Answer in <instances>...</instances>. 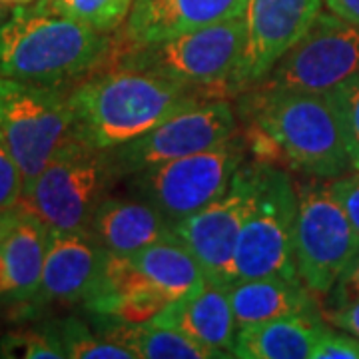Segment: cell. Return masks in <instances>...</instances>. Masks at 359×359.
<instances>
[{"mask_svg": "<svg viewBox=\"0 0 359 359\" xmlns=\"http://www.w3.org/2000/svg\"><path fill=\"white\" fill-rule=\"evenodd\" d=\"M11 14H13V4H6V2H2V0H0V26L8 20V16H11Z\"/></svg>", "mask_w": 359, "mask_h": 359, "instance_id": "cell-35", "label": "cell"}, {"mask_svg": "<svg viewBox=\"0 0 359 359\" xmlns=\"http://www.w3.org/2000/svg\"><path fill=\"white\" fill-rule=\"evenodd\" d=\"M259 172L262 164H244L222 196L172 224L176 238L192 252L210 283L228 287L236 282V245L259 194Z\"/></svg>", "mask_w": 359, "mask_h": 359, "instance_id": "cell-11", "label": "cell"}, {"mask_svg": "<svg viewBox=\"0 0 359 359\" xmlns=\"http://www.w3.org/2000/svg\"><path fill=\"white\" fill-rule=\"evenodd\" d=\"M68 94L74 136L100 150L136 140L172 114L208 98L202 90L134 68L90 72Z\"/></svg>", "mask_w": 359, "mask_h": 359, "instance_id": "cell-1", "label": "cell"}, {"mask_svg": "<svg viewBox=\"0 0 359 359\" xmlns=\"http://www.w3.org/2000/svg\"><path fill=\"white\" fill-rule=\"evenodd\" d=\"M110 39L52 11L44 0L18 4L0 26V76L60 86L106 62Z\"/></svg>", "mask_w": 359, "mask_h": 359, "instance_id": "cell-2", "label": "cell"}, {"mask_svg": "<svg viewBox=\"0 0 359 359\" xmlns=\"http://www.w3.org/2000/svg\"><path fill=\"white\" fill-rule=\"evenodd\" d=\"M294 254L299 280L316 295L330 294L358 257V230L327 184L309 182L297 190Z\"/></svg>", "mask_w": 359, "mask_h": 359, "instance_id": "cell-8", "label": "cell"}, {"mask_svg": "<svg viewBox=\"0 0 359 359\" xmlns=\"http://www.w3.org/2000/svg\"><path fill=\"white\" fill-rule=\"evenodd\" d=\"M106 250L92 231H50L36 299L84 302L106 262Z\"/></svg>", "mask_w": 359, "mask_h": 359, "instance_id": "cell-14", "label": "cell"}, {"mask_svg": "<svg viewBox=\"0 0 359 359\" xmlns=\"http://www.w3.org/2000/svg\"><path fill=\"white\" fill-rule=\"evenodd\" d=\"M325 4L339 18L359 26V0H325Z\"/></svg>", "mask_w": 359, "mask_h": 359, "instance_id": "cell-33", "label": "cell"}, {"mask_svg": "<svg viewBox=\"0 0 359 359\" xmlns=\"http://www.w3.org/2000/svg\"><path fill=\"white\" fill-rule=\"evenodd\" d=\"M110 325L104 327L106 339L130 349L136 359H216L218 353L178 330L146 323H126L108 320Z\"/></svg>", "mask_w": 359, "mask_h": 359, "instance_id": "cell-23", "label": "cell"}, {"mask_svg": "<svg viewBox=\"0 0 359 359\" xmlns=\"http://www.w3.org/2000/svg\"><path fill=\"white\" fill-rule=\"evenodd\" d=\"M170 295L152 283L130 256L106 254V262L84 306L102 320L146 323L166 308Z\"/></svg>", "mask_w": 359, "mask_h": 359, "instance_id": "cell-15", "label": "cell"}, {"mask_svg": "<svg viewBox=\"0 0 359 359\" xmlns=\"http://www.w3.org/2000/svg\"><path fill=\"white\" fill-rule=\"evenodd\" d=\"M72 136L70 94L58 86L0 76V146L18 164L25 186Z\"/></svg>", "mask_w": 359, "mask_h": 359, "instance_id": "cell-6", "label": "cell"}, {"mask_svg": "<svg viewBox=\"0 0 359 359\" xmlns=\"http://www.w3.org/2000/svg\"><path fill=\"white\" fill-rule=\"evenodd\" d=\"M236 114L230 102L204 98L120 148L108 150L118 176L164 164L184 156L216 148L236 136Z\"/></svg>", "mask_w": 359, "mask_h": 359, "instance_id": "cell-12", "label": "cell"}, {"mask_svg": "<svg viewBox=\"0 0 359 359\" xmlns=\"http://www.w3.org/2000/svg\"><path fill=\"white\" fill-rule=\"evenodd\" d=\"M254 92V124L290 166L330 180L351 168L332 92Z\"/></svg>", "mask_w": 359, "mask_h": 359, "instance_id": "cell-3", "label": "cell"}, {"mask_svg": "<svg viewBox=\"0 0 359 359\" xmlns=\"http://www.w3.org/2000/svg\"><path fill=\"white\" fill-rule=\"evenodd\" d=\"M130 257L170 299H178L208 283L202 266L178 238L148 245Z\"/></svg>", "mask_w": 359, "mask_h": 359, "instance_id": "cell-22", "label": "cell"}, {"mask_svg": "<svg viewBox=\"0 0 359 359\" xmlns=\"http://www.w3.org/2000/svg\"><path fill=\"white\" fill-rule=\"evenodd\" d=\"M334 290H337V294L344 297L341 302L359 297V254L353 259V264L349 266V269L344 273V278L337 282V287H334Z\"/></svg>", "mask_w": 359, "mask_h": 359, "instance_id": "cell-32", "label": "cell"}, {"mask_svg": "<svg viewBox=\"0 0 359 359\" xmlns=\"http://www.w3.org/2000/svg\"><path fill=\"white\" fill-rule=\"evenodd\" d=\"M20 214H22V210L18 205L0 210V245L8 238V233L14 230V226H16L18 218H20Z\"/></svg>", "mask_w": 359, "mask_h": 359, "instance_id": "cell-34", "label": "cell"}, {"mask_svg": "<svg viewBox=\"0 0 359 359\" xmlns=\"http://www.w3.org/2000/svg\"><path fill=\"white\" fill-rule=\"evenodd\" d=\"M250 0H134L126 44H148L244 16Z\"/></svg>", "mask_w": 359, "mask_h": 359, "instance_id": "cell-16", "label": "cell"}, {"mask_svg": "<svg viewBox=\"0 0 359 359\" xmlns=\"http://www.w3.org/2000/svg\"><path fill=\"white\" fill-rule=\"evenodd\" d=\"M231 309L236 316L238 330L259 321L313 316L316 299L313 294L299 280L283 278H256L238 280L228 285Z\"/></svg>", "mask_w": 359, "mask_h": 359, "instance_id": "cell-20", "label": "cell"}, {"mask_svg": "<svg viewBox=\"0 0 359 359\" xmlns=\"http://www.w3.org/2000/svg\"><path fill=\"white\" fill-rule=\"evenodd\" d=\"M92 236L110 254L132 256L148 245L174 240L172 222L146 200L104 198L88 224Z\"/></svg>", "mask_w": 359, "mask_h": 359, "instance_id": "cell-18", "label": "cell"}, {"mask_svg": "<svg viewBox=\"0 0 359 359\" xmlns=\"http://www.w3.org/2000/svg\"><path fill=\"white\" fill-rule=\"evenodd\" d=\"M323 325L313 316H294L259 321L238 330L233 358L306 359L320 337Z\"/></svg>", "mask_w": 359, "mask_h": 359, "instance_id": "cell-21", "label": "cell"}, {"mask_svg": "<svg viewBox=\"0 0 359 359\" xmlns=\"http://www.w3.org/2000/svg\"><path fill=\"white\" fill-rule=\"evenodd\" d=\"M309 359H359V339L323 327Z\"/></svg>", "mask_w": 359, "mask_h": 359, "instance_id": "cell-28", "label": "cell"}, {"mask_svg": "<svg viewBox=\"0 0 359 359\" xmlns=\"http://www.w3.org/2000/svg\"><path fill=\"white\" fill-rule=\"evenodd\" d=\"M114 176L118 172L108 150L72 136L25 186L18 205L50 231L86 230Z\"/></svg>", "mask_w": 359, "mask_h": 359, "instance_id": "cell-4", "label": "cell"}, {"mask_svg": "<svg viewBox=\"0 0 359 359\" xmlns=\"http://www.w3.org/2000/svg\"><path fill=\"white\" fill-rule=\"evenodd\" d=\"M2 358L25 359H65L66 351L56 330H26L4 335L0 341Z\"/></svg>", "mask_w": 359, "mask_h": 359, "instance_id": "cell-26", "label": "cell"}, {"mask_svg": "<svg viewBox=\"0 0 359 359\" xmlns=\"http://www.w3.org/2000/svg\"><path fill=\"white\" fill-rule=\"evenodd\" d=\"M330 192L334 194L335 200L346 210L347 218L351 219L353 228L359 233V172L351 176H337L327 182Z\"/></svg>", "mask_w": 359, "mask_h": 359, "instance_id": "cell-30", "label": "cell"}, {"mask_svg": "<svg viewBox=\"0 0 359 359\" xmlns=\"http://www.w3.org/2000/svg\"><path fill=\"white\" fill-rule=\"evenodd\" d=\"M25 192V176L18 164L0 146V210L18 205Z\"/></svg>", "mask_w": 359, "mask_h": 359, "instance_id": "cell-29", "label": "cell"}, {"mask_svg": "<svg viewBox=\"0 0 359 359\" xmlns=\"http://www.w3.org/2000/svg\"><path fill=\"white\" fill-rule=\"evenodd\" d=\"M56 334L65 346L66 358L70 359H136L130 349L90 332L82 321L74 318L60 323Z\"/></svg>", "mask_w": 359, "mask_h": 359, "instance_id": "cell-25", "label": "cell"}, {"mask_svg": "<svg viewBox=\"0 0 359 359\" xmlns=\"http://www.w3.org/2000/svg\"><path fill=\"white\" fill-rule=\"evenodd\" d=\"M245 46L244 16L148 44H124L114 68L154 72L190 88L210 92L230 84Z\"/></svg>", "mask_w": 359, "mask_h": 359, "instance_id": "cell-5", "label": "cell"}, {"mask_svg": "<svg viewBox=\"0 0 359 359\" xmlns=\"http://www.w3.org/2000/svg\"><path fill=\"white\" fill-rule=\"evenodd\" d=\"M359 72V26L320 13L254 90L332 92Z\"/></svg>", "mask_w": 359, "mask_h": 359, "instance_id": "cell-10", "label": "cell"}, {"mask_svg": "<svg viewBox=\"0 0 359 359\" xmlns=\"http://www.w3.org/2000/svg\"><path fill=\"white\" fill-rule=\"evenodd\" d=\"M150 323L178 330L216 351L218 358H233L238 323L228 287L204 283L202 287L170 302Z\"/></svg>", "mask_w": 359, "mask_h": 359, "instance_id": "cell-17", "label": "cell"}, {"mask_svg": "<svg viewBox=\"0 0 359 359\" xmlns=\"http://www.w3.org/2000/svg\"><path fill=\"white\" fill-rule=\"evenodd\" d=\"M332 96L341 118L351 170L359 172V72L332 90Z\"/></svg>", "mask_w": 359, "mask_h": 359, "instance_id": "cell-27", "label": "cell"}, {"mask_svg": "<svg viewBox=\"0 0 359 359\" xmlns=\"http://www.w3.org/2000/svg\"><path fill=\"white\" fill-rule=\"evenodd\" d=\"M242 166L244 142L233 136L216 148L130 174V184L136 198L156 205L174 224L226 192Z\"/></svg>", "mask_w": 359, "mask_h": 359, "instance_id": "cell-9", "label": "cell"}, {"mask_svg": "<svg viewBox=\"0 0 359 359\" xmlns=\"http://www.w3.org/2000/svg\"><path fill=\"white\" fill-rule=\"evenodd\" d=\"M48 238L50 230L22 210L14 230L0 245V299H36Z\"/></svg>", "mask_w": 359, "mask_h": 359, "instance_id": "cell-19", "label": "cell"}, {"mask_svg": "<svg viewBox=\"0 0 359 359\" xmlns=\"http://www.w3.org/2000/svg\"><path fill=\"white\" fill-rule=\"evenodd\" d=\"M325 318L346 334L355 335L359 339V297L341 302V306L325 311Z\"/></svg>", "mask_w": 359, "mask_h": 359, "instance_id": "cell-31", "label": "cell"}, {"mask_svg": "<svg viewBox=\"0 0 359 359\" xmlns=\"http://www.w3.org/2000/svg\"><path fill=\"white\" fill-rule=\"evenodd\" d=\"M295 219L297 190L290 174L262 164L259 194L236 245V282L256 278L299 280L294 254Z\"/></svg>", "mask_w": 359, "mask_h": 359, "instance_id": "cell-7", "label": "cell"}, {"mask_svg": "<svg viewBox=\"0 0 359 359\" xmlns=\"http://www.w3.org/2000/svg\"><path fill=\"white\" fill-rule=\"evenodd\" d=\"M323 0H250L244 13L245 46L231 78L233 92L254 88L321 13Z\"/></svg>", "mask_w": 359, "mask_h": 359, "instance_id": "cell-13", "label": "cell"}, {"mask_svg": "<svg viewBox=\"0 0 359 359\" xmlns=\"http://www.w3.org/2000/svg\"><path fill=\"white\" fill-rule=\"evenodd\" d=\"M6 4H13V6H18V4H28V2H34V0H2Z\"/></svg>", "mask_w": 359, "mask_h": 359, "instance_id": "cell-36", "label": "cell"}, {"mask_svg": "<svg viewBox=\"0 0 359 359\" xmlns=\"http://www.w3.org/2000/svg\"><path fill=\"white\" fill-rule=\"evenodd\" d=\"M52 11L108 34L128 20L134 0H44Z\"/></svg>", "mask_w": 359, "mask_h": 359, "instance_id": "cell-24", "label": "cell"}]
</instances>
